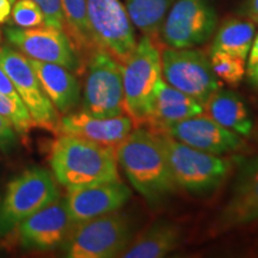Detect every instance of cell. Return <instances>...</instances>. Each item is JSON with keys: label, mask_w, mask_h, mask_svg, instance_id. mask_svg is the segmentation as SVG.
<instances>
[{"label": "cell", "mask_w": 258, "mask_h": 258, "mask_svg": "<svg viewBox=\"0 0 258 258\" xmlns=\"http://www.w3.org/2000/svg\"><path fill=\"white\" fill-rule=\"evenodd\" d=\"M49 165L54 178L67 190L120 179L114 147L72 135L57 134Z\"/></svg>", "instance_id": "cell-2"}, {"label": "cell", "mask_w": 258, "mask_h": 258, "mask_svg": "<svg viewBox=\"0 0 258 258\" xmlns=\"http://www.w3.org/2000/svg\"><path fill=\"white\" fill-rule=\"evenodd\" d=\"M0 116L11 123L17 134L25 135L36 127L24 103L15 101L3 93H0Z\"/></svg>", "instance_id": "cell-26"}, {"label": "cell", "mask_w": 258, "mask_h": 258, "mask_svg": "<svg viewBox=\"0 0 258 258\" xmlns=\"http://www.w3.org/2000/svg\"><path fill=\"white\" fill-rule=\"evenodd\" d=\"M161 76L171 86L191 96L205 105L220 82L209 59L192 48H166L161 51Z\"/></svg>", "instance_id": "cell-8"}, {"label": "cell", "mask_w": 258, "mask_h": 258, "mask_svg": "<svg viewBox=\"0 0 258 258\" xmlns=\"http://www.w3.org/2000/svg\"><path fill=\"white\" fill-rule=\"evenodd\" d=\"M16 0H0V24L9 22Z\"/></svg>", "instance_id": "cell-32"}, {"label": "cell", "mask_w": 258, "mask_h": 258, "mask_svg": "<svg viewBox=\"0 0 258 258\" xmlns=\"http://www.w3.org/2000/svg\"><path fill=\"white\" fill-rule=\"evenodd\" d=\"M203 111L225 128L247 137L253 129V121L244 99L231 90L218 89L203 105Z\"/></svg>", "instance_id": "cell-21"}, {"label": "cell", "mask_w": 258, "mask_h": 258, "mask_svg": "<svg viewBox=\"0 0 258 258\" xmlns=\"http://www.w3.org/2000/svg\"><path fill=\"white\" fill-rule=\"evenodd\" d=\"M212 70L218 79L231 86L239 85L245 76V60L222 51H212L209 57Z\"/></svg>", "instance_id": "cell-25"}, {"label": "cell", "mask_w": 258, "mask_h": 258, "mask_svg": "<svg viewBox=\"0 0 258 258\" xmlns=\"http://www.w3.org/2000/svg\"><path fill=\"white\" fill-rule=\"evenodd\" d=\"M254 22H257V23H258V19H256V21H254Z\"/></svg>", "instance_id": "cell-36"}, {"label": "cell", "mask_w": 258, "mask_h": 258, "mask_svg": "<svg viewBox=\"0 0 258 258\" xmlns=\"http://www.w3.org/2000/svg\"><path fill=\"white\" fill-rule=\"evenodd\" d=\"M258 220V170L239 173L230 201L219 214L217 227L231 230Z\"/></svg>", "instance_id": "cell-19"}, {"label": "cell", "mask_w": 258, "mask_h": 258, "mask_svg": "<svg viewBox=\"0 0 258 258\" xmlns=\"http://www.w3.org/2000/svg\"><path fill=\"white\" fill-rule=\"evenodd\" d=\"M182 230L175 222L159 220L145 230L133 243L128 245L120 257L160 258L165 257L179 246Z\"/></svg>", "instance_id": "cell-20"}, {"label": "cell", "mask_w": 258, "mask_h": 258, "mask_svg": "<svg viewBox=\"0 0 258 258\" xmlns=\"http://www.w3.org/2000/svg\"><path fill=\"white\" fill-rule=\"evenodd\" d=\"M115 154L131 184L150 205L163 202L178 189L159 135L150 129L132 131L115 147Z\"/></svg>", "instance_id": "cell-1"}, {"label": "cell", "mask_w": 258, "mask_h": 258, "mask_svg": "<svg viewBox=\"0 0 258 258\" xmlns=\"http://www.w3.org/2000/svg\"><path fill=\"white\" fill-rule=\"evenodd\" d=\"M163 134L196 150L217 156L233 153L244 147L241 135L219 124L207 114L195 115L171 124Z\"/></svg>", "instance_id": "cell-14"}, {"label": "cell", "mask_w": 258, "mask_h": 258, "mask_svg": "<svg viewBox=\"0 0 258 258\" xmlns=\"http://www.w3.org/2000/svg\"><path fill=\"white\" fill-rule=\"evenodd\" d=\"M17 143V132L11 123L0 116V150L3 152H9Z\"/></svg>", "instance_id": "cell-29"}, {"label": "cell", "mask_w": 258, "mask_h": 258, "mask_svg": "<svg viewBox=\"0 0 258 258\" xmlns=\"http://www.w3.org/2000/svg\"><path fill=\"white\" fill-rule=\"evenodd\" d=\"M0 36H2V31H0Z\"/></svg>", "instance_id": "cell-37"}, {"label": "cell", "mask_w": 258, "mask_h": 258, "mask_svg": "<svg viewBox=\"0 0 258 258\" xmlns=\"http://www.w3.org/2000/svg\"><path fill=\"white\" fill-rule=\"evenodd\" d=\"M161 76V53L153 38L144 36L122 64L124 111L135 125H145Z\"/></svg>", "instance_id": "cell-4"}, {"label": "cell", "mask_w": 258, "mask_h": 258, "mask_svg": "<svg viewBox=\"0 0 258 258\" xmlns=\"http://www.w3.org/2000/svg\"><path fill=\"white\" fill-rule=\"evenodd\" d=\"M61 8L63 14L64 32L86 63L89 56L98 49L90 30L86 0H61Z\"/></svg>", "instance_id": "cell-22"}, {"label": "cell", "mask_w": 258, "mask_h": 258, "mask_svg": "<svg viewBox=\"0 0 258 258\" xmlns=\"http://www.w3.org/2000/svg\"><path fill=\"white\" fill-rule=\"evenodd\" d=\"M239 15L252 21L258 19V0H244L239 9Z\"/></svg>", "instance_id": "cell-31"}, {"label": "cell", "mask_w": 258, "mask_h": 258, "mask_svg": "<svg viewBox=\"0 0 258 258\" xmlns=\"http://www.w3.org/2000/svg\"><path fill=\"white\" fill-rule=\"evenodd\" d=\"M5 37L10 46L29 59L60 64L73 73H82L86 63L63 30L48 25L36 28L9 27Z\"/></svg>", "instance_id": "cell-9"}, {"label": "cell", "mask_w": 258, "mask_h": 258, "mask_svg": "<svg viewBox=\"0 0 258 258\" xmlns=\"http://www.w3.org/2000/svg\"><path fill=\"white\" fill-rule=\"evenodd\" d=\"M40 6L44 16V25L64 31V21L61 0H32Z\"/></svg>", "instance_id": "cell-28"}, {"label": "cell", "mask_w": 258, "mask_h": 258, "mask_svg": "<svg viewBox=\"0 0 258 258\" xmlns=\"http://www.w3.org/2000/svg\"><path fill=\"white\" fill-rule=\"evenodd\" d=\"M82 110L97 117H115L124 112L122 64L102 49L86 60Z\"/></svg>", "instance_id": "cell-7"}, {"label": "cell", "mask_w": 258, "mask_h": 258, "mask_svg": "<svg viewBox=\"0 0 258 258\" xmlns=\"http://www.w3.org/2000/svg\"><path fill=\"white\" fill-rule=\"evenodd\" d=\"M60 199L53 173L42 167H31L8 184L0 202V237L14 233L24 219Z\"/></svg>", "instance_id": "cell-5"}, {"label": "cell", "mask_w": 258, "mask_h": 258, "mask_svg": "<svg viewBox=\"0 0 258 258\" xmlns=\"http://www.w3.org/2000/svg\"><path fill=\"white\" fill-rule=\"evenodd\" d=\"M10 18L18 28H36L44 25L43 12L32 0H16Z\"/></svg>", "instance_id": "cell-27"}, {"label": "cell", "mask_w": 258, "mask_h": 258, "mask_svg": "<svg viewBox=\"0 0 258 258\" xmlns=\"http://www.w3.org/2000/svg\"><path fill=\"white\" fill-rule=\"evenodd\" d=\"M202 112L203 104L161 78L158 83L152 108L145 125L153 133L163 134L171 124Z\"/></svg>", "instance_id": "cell-17"}, {"label": "cell", "mask_w": 258, "mask_h": 258, "mask_svg": "<svg viewBox=\"0 0 258 258\" xmlns=\"http://www.w3.org/2000/svg\"><path fill=\"white\" fill-rule=\"evenodd\" d=\"M0 93L10 97V98L15 99V101L23 102L21 99V97H19L17 91H16L11 79L9 78V76L6 74L5 71L2 69V66H0Z\"/></svg>", "instance_id": "cell-30"}, {"label": "cell", "mask_w": 258, "mask_h": 258, "mask_svg": "<svg viewBox=\"0 0 258 258\" xmlns=\"http://www.w3.org/2000/svg\"><path fill=\"white\" fill-rule=\"evenodd\" d=\"M173 0H124V8L132 23L145 36L153 40L159 36L161 25Z\"/></svg>", "instance_id": "cell-24"}, {"label": "cell", "mask_w": 258, "mask_h": 258, "mask_svg": "<svg viewBox=\"0 0 258 258\" xmlns=\"http://www.w3.org/2000/svg\"><path fill=\"white\" fill-rule=\"evenodd\" d=\"M254 36V24L251 21L228 18L218 29L212 44V51H222L245 60L249 55Z\"/></svg>", "instance_id": "cell-23"}, {"label": "cell", "mask_w": 258, "mask_h": 258, "mask_svg": "<svg viewBox=\"0 0 258 258\" xmlns=\"http://www.w3.org/2000/svg\"><path fill=\"white\" fill-rule=\"evenodd\" d=\"M132 196L131 189L120 179L84 188L67 190L64 198L74 225L102 217L123 207Z\"/></svg>", "instance_id": "cell-15"}, {"label": "cell", "mask_w": 258, "mask_h": 258, "mask_svg": "<svg viewBox=\"0 0 258 258\" xmlns=\"http://www.w3.org/2000/svg\"><path fill=\"white\" fill-rule=\"evenodd\" d=\"M258 62V35L252 42V46L249 51V66Z\"/></svg>", "instance_id": "cell-34"}, {"label": "cell", "mask_w": 258, "mask_h": 258, "mask_svg": "<svg viewBox=\"0 0 258 258\" xmlns=\"http://www.w3.org/2000/svg\"><path fill=\"white\" fill-rule=\"evenodd\" d=\"M133 125L129 116L97 117L83 110L71 111L60 117L56 134L72 135L115 148L131 133Z\"/></svg>", "instance_id": "cell-16"}, {"label": "cell", "mask_w": 258, "mask_h": 258, "mask_svg": "<svg viewBox=\"0 0 258 258\" xmlns=\"http://www.w3.org/2000/svg\"><path fill=\"white\" fill-rule=\"evenodd\" d=\"M73 226L64 199H57L24 219L14 232L24 249L50 251L63 245Z\"/></svg>", "instance_id": "cell-13"}, {"label": "cell", "mask_w": 258, "mask_h": 258, "mask_svg": "<svg viewBox=\"0 0 258 258\" xmlns=\"http://www.w3.org/2000/svg\"><path fill=\"white\" fill-rule=\"evenodd\" d=\"M86 8L96 46L123 64L137 46L124 5L121 0H86Z\"/></svg>", "instance_id": "cell-10"}, {"label": "cell", "mask_w": 258, "mask_h": 258, "mask_svg": "<svg viewBox=\"0 0 258 258\" xmlns=\"http://www.w3.org/2000/svg\"><path fill=\"white\" fill-rule=\"evenodd\" d=\"M0 66L30 112L35 125L56 134L60 115L43 91L29 59L12 46H0Z\"/></svg>", "instance_id": "cell-12"}, {"label": "cell", "mask_w": 258, "mask_h": 258, "mask_svg": "<svg viewBox=\"0 0 258 258\" xmlns=\"http://www.w3.org/2000/svg\"><path fill=\"white\" fill-rule=\"evenodd\" d=\"M158 135L177 188L192 195H207L230 176L234 166L233 159L196 150L166 134Z\"/></svg>", "instance_id": "cell-3"}, {"label": "cell", "mask_w": 258, "mask_h": 258, "mask_svg": "<svg viewBox=\"0 0 258 258\" xmlns=\"http://www.w3.org/2000/svg\"><path fill=\"white\" fill-rule=\"evenodd\" d=\"M253 170H258V157L254 158L249 163L246 164V165H244L243 167L240 169V172H250V171H253Z\"/></svg>", "instance_id": "cell-35"}, {"label": "cell", "mask_w": 258, "mask_h": 258, "mask_svg": "<svg viewBox=\"0 0 258 258\" xmlns=\"http://www.w3.org/2000/svg\"><path fill=\"white\" fill-rule=\"evenodd\" d=\"M217 25L218 15L207 0H176L159 36L170 48H194L211 40Z\"/></svg>", "instance_id": "cell-11"}, {"label": "cell", "mask_w": 258, "mask_h": 258, "mask_svg": "<svg viewBox=\"0 0 258 258\" xmlns=\"http://www.w3.org/2000/svg\"><path fill=\"white\" fill-rule=\"evenodd\" d=\"M131 241V221L115 211L74 225L63 246L70 258H111L120 257Z\"/></svg>", "instance_id": "cell-6"}, {"label": "cell", "mask_w": 258, "mask_h": 258, "mask_svg": "<svg viewBox=\"0 0 258 258\" xmlns=\"http://www.w3.org/2000/svg\"><path fill=\"white\" fill-rule=\"evenodd\" d=\"M29 62L59 115L62 116L73 111L79 104L82 95L80 83L76 73L56 63L34 59H29Z\"/></svg>", "instance_id": "cell-18"}, {"label": "cell", "mask_w": 258, "mask_h": 258, "mask_svg": "<svg viewBox=\"0 0 258 258\" xmlns=\"http://www.w3.org/2000/svg\"><path fill=\"white\" fill-rule=\"evenodd\" d=\"M247 79L251 85L258 89V62L247 66Z\"/></svg>", "instance_id": "cell-33"}]
</instances>
